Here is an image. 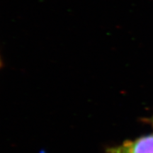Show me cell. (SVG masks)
<instances>
[{"mask_svg":"<svg viewBox=\"0 0 153 153\" xmlns=\"http://www.w3.org/2000/svg\"><path fill=\"white\" fill-rule=\"evenodd\" d=\"M104 153H153V134L108 146Z\"/></svg>","mask_w":153,"mask_h":153,"instance_id":"cell-1","label":"cell"},{"mask_svg":"<svg viewBox=\"0 0 153 153\" xmlns=\"http://www.w3.org/2000/svg\"><path fill=\"white\" fill-rule=\"evenodd\" d=\"M1 66H2V61H1V57H0V68H1Z\"/></svg>","mask_w":153,"mask_h":153,"instance_id":"cell-2","label":"cell"}]
</instances>
